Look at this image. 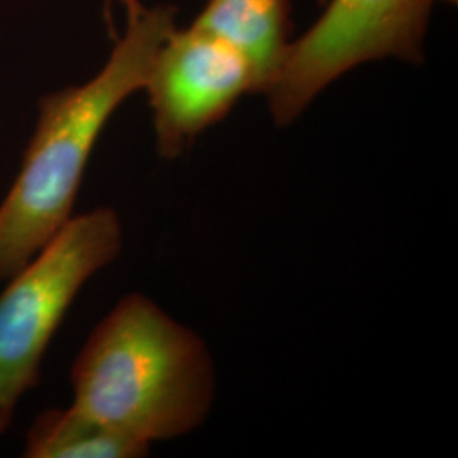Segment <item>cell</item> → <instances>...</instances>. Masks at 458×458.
Wrapping results in <instances>:
<instances>
[{
  "instance_id": "1",
  "label": "cell",
  "mask_w": 458,
  "mask_h": 458,
  "mask_svg": "<svg viewBox=\"0 0 458 458\" xmlns=\"http://www.w3.org/2000/svg\"><path fill=\"white\" fill-rule=\"evenodd\" d=\"M175 28L174 7H145L90 81L39 98L21 168L0 202V282L31 262L73 216L100 134L115 111L145 89L155 56Z\"/></svg>"
},
{
  "instance_id": "2",
  "label": "cell",
  "mask_w": 458,
  "mask_h": 458,
  "mask_svg": "<svg viewBox=\"0 0 458 458\" xmlns=\"http://www.w3.org/2000/svg\"><path fill=\"white\" fill-rule=\"evenodd\" d=\"M70 382L72 406L148 446L197 429L216 391L206 342L141 293L121 297L98 321Z\"/></svg>"
},
{
  "instance_id": "3",
  "label": "cell",
  "mask_w": 458,
  "mask_h": 458,
  "mask_svg": "<svg viewBox=\"0 0 458 458\" xmlns=\"http://www.w3.org/2000/svg\"><path fill=\"white\" fill-rule=\"evenodd\" d=\"M124 242L123 221L100 206L72 216L0 293V437L26 394L41 382L49 344L85 284L114 263Z\"/></svg>"
},
{
  "instance_id": "4",
  "label": "cell",
  "mask_w": 458,
  "mask_h": 458,
  "mask_svg": "<svg viewBox=\"0 0 458 458\" xmlns=\"http://www.w3.org/2000/svg\"><path fill=\"white\" fill-rule=\"evenodd\" d=\"M433 0H329L310 31L291 41L265 96L277 126L293 124L327 85L384 58L423 64Z\"/></svg>"
},
{
  "instance_id": "5",
  "label": "cell",
  "mask_w": 458,
  "mask_h": 458,
  "mask_svg": "<svg viewBox=\"0 0 458 458\" xmlns=\"http://www.w3.org/2000/svg\"><path fill=\"white\" fill-rule=\"evenodd\" d=\"M143 90L157 151L165 160H175L240 98L257 94V79L240 51L192 22L165 39Z\"/></svg>"
},
{
  "instance_id": "6",
  "label": "cell",
  "mask_w": 458,
  "mask_h": 458,
  "mask_svg": "<svg viewBox=\"0 0 458 458\" xmlns=\"http://www.w3.org/2000/svg\"><path fill=\"white\" fill-rule=\"evenodd\" d=\"M194 24L245 56L265 96L291 45L289 0H208Z\"/></svg>"
},
{
  "instance_id": "7",
  "label": "cell",
  "mask_w": 458,
  "mask_h": 458,
  "mask_svg": "<svg viewBox=\"0 0 458 458\" xmlns=\"http://www.w3.org/2000/svg\"><path fill=\"white\" fill-rule=\"evenodd\" d=\"M149 448L107 428L75 406L39 412L26 431V458H141Z\"/></svg>"
},
{
  "instance_id": "8",
  "label": "cell",
  "mask_w": 458,
  "mask_h": 458,
  "mask_svg": "<svg viewBox=\"0 0 458 458\" xmlns=\"http://www.w3.org/2000/svg\"><path fill=\"white\" fill-rule=\"evenodd\" d=\"M106 2H107V13H111V2H113V0H106ZM117 2H119V5L124 9L128 22L132 21V19H136V17L140 16V14L145 11V5L141 4V0H117Z\"/></svg>"
},
{
  "instance_id": "9",
  "label": "cell",
  "mask_w": 458,
  "mask_h": 458,
  "mask_svg": "<svg viewBox=\"0 0 458 458\" xmlns=\"http://www.w3.org/2000/svg\"><path fill=\"white\" fill-rule=\"evenodd\" d=\"M433 2H437V0H433ZM442 2H448V4H457V0H442Z\"/></svg>"
},
{
  "instance_id": "10",
  "label": "cell",
  "mask_w": 458,
  "mask_h": 458,
  "mask_svg": "<svg viewBox=\"0 0 458 458\" xmlns=\"http://www.w3.org/2000/svg\"><path fill=\"white\" fill-rule=\"evenodd\" d=\"M327 0H318V4H327Z\"/></svg>"
}]
</instances>
